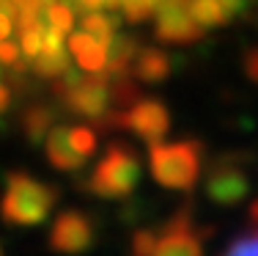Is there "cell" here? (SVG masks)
<instances>
[{
	"label": "cell",
	"instance_id": "30",
	"mask_svg": "<svg viewBox=\"0 0 258 256\" xmlns=\"http://www.w3.org/2000/svg\"><path fill=\"white\" fill-rule=\"evenodd\" d=\"M247 218H250V223H253V226H258V198L253 201V204H250V212H247Z\"/></svg>",
	"mask_w": 258,
	"mask_h": 256
},
{
	"label": "cell",
	"instance_id": "5",
	"mask_svg": "<svg viewBox=\"0 0 258 256\" xmlns=\"http://www.w3.org/2000/svg\"><path fill=\"white\" fill-rule=\"evenodd\" d=\"M96 242H99V221L83 210H63L47 234L50 251L60 256H83L94 251Z\"/></svg>",
	"mask_w": 258,
	"mask_h": 256
},
{
	"label": "cell",
	"instance_id": "9",
	"mask_svg": "<svg viewBox=\"0 0 258 256\" xmlns=\"http://www.w3.org/2000/svg\"><path fill=\"white\" fill-rule=\"evenodd\" d=\"M126 130L146 143H159L170 132V111L157 96H140L126 111Z\"/></svg>",
	"mask_w": 258,
	"mask_h": 256
},
{
	"label": "cell",
	"instance_id": "22",
	"mask_svg": "<svg viewBox=\"0 0 258 256\" xmlns=\"http://www.w3.org/2000/svg\"><path fill=\"white\" fill-rule=\"evenodd\" d=\"M154 6L157 0H121L118 9L129 22H146L149 17H154Z\"/></svg>",
	"mask_w": 258,
	"mask_h": 256
},
{
	"label": "cell",
	"instance_id": "19",
	"mask_svg": "<svg viewBox=\"0 0 258 256\" xmlns=\"http://www.w3.org/2000/svg\"><path fill=\"white\" fill-rule=\"evenodd\" d=\"M66 138H69V146L83 160H88L96 151V132L91 127H69L66 124Z\"/></svg>",
	"mask_w": 258,
	"mask_h": 256
},
{
	"label": "cell",
	"instance_id": "7",
	"mask_svg": "<svg viewBox=\"0 0 258 256\" xmlns=\"http://www.w3.org/2000/svg\"><path fill=\"white\" fill-rule=\"evenodd\" d=\"M154 36L165 44H192L204 39V28L192 20L187 0H159L154 6Z\"/></svg>",
	"mask_w": 258,
	"mask_h": 256
},
{
	"label": "cell",
	"instance_id": "14",
	"mask_svg": "<svg viewBox=\"0 0 258 256\" xmlns=\"http://www.w3.org/2000/svg\"><path fill=\"white\" fill-rule=\"evenodd\" d=\"M69 50L83 72H104V66H107V50L85 30H80L69 39Z\"/></svg>",
	"mask_w": 258,
	"mask_h": 256
},
{
	"label": "cell",
	"instance_id": "27",
	"mask_svg": "<svg viewBox=\"0 0 258 256\" xmlns=\"http://www.w3.org/2000/svg\"><path fill=\"white\" fill-rule=\"evenodd\" d=\"M11 105H14V96H11V88H9V85H3V83H0V119H3V116L11 111Z\"/></svg>",
	"mask_w": 258,
	"mask_h": 256
},
{
	"label": "cell",
	"instance_id": "8",
	"mask_svg": "<svg viewBox=\"0 0 258 256\" xmlns=\"http://www.w3.org/2000/svg\"><path fill=\"white\" fill-rule=\"evenodd\" d=\"M60 105L69 113L83 116V119L96 121L99 116L110 108V96H107V72H91L83 75L80 80L60 96Z\"/></svg>",
	"mask_w": 258,
	"mask_h": 256
},
{
	"label": "cell",
	"instance_id": "24",
	"mask_svg": "<svg viewBox=\"0 0 258 256\" xmlns=\"http://www.w3.org/2000/svg\"><path fill=\"white\" fill-rule=\"evenodd\" d=\"M44 28V25H41ZM41 28H33V30H25L22 36V56L25 58H36L41 50Z\"/></svg>",
	"mask_w": 258,
	"mask_h": 256
},
{
	"label": "cell",
	"instance_id": "20",
	"mask_svg": "<svg viewBox=\"0 0 258 256\" xmlns=\"http://www.w3.org/2000/svg\"><path fill=\"white\" fill-rule=\"evenodd\" d=\"M44 17L47 22H50V28H55L58 33H66V30H72V6L66 3V0H52V3L44 6Z\"/></svg>",
	"mask_w": 258,
	"mask_h": 256
},
{
	"label": "cell",
	"instance_id": "32",
	"mask_svg": "<svg viewBox=\"0 0 258 256\" xmlns=\"http://www.w3.org/2000/svg\"><path fill=\"white\" fill-rule=\"evenodd\" d=\"M0 75H3V66H0Z\"/></svg>",
	"mask_w": 258,
	"mask_h": 256
},
{
	"label": "cell",
	"instance_id": "31",
	"mask_svg": "<svg viewBox=\"0 0 258 256\" xmlns=\"http://www.w3.org/2000/svg\"><path fill=\"white\" fill-rule=\"evenodd\" d=\"M0 256H6V253H3V245H0Z\"/></svg>",
	"mask_w": 258,
	"mask_h": 256
},
{
	"label": "cell",
	"instance_id": "6",
	"mask_svg": "<svg viewBox=\"0 0 258 256\" xmlns=\"http://www.w3.org/2000/svg\"><path fill=\"white\" fill-rule=\"evenodd\" d=\"M209 237V229H198L189 204H184L157 234L151 256H204V240Z\"/></svg>",
	"mask_w": 258,
	"mask_h": 256
},
{
	"label": "cell",
	"instance_id": "17",
	"mask_svg": "<svg viewBox=\"0 0 258 256\" xmlns=\"http://www.w3.org/2000/svg\"><path fill=\"white\" fill-rule=\"evenodd\" d=\"M107 96H110V105H115L118 111H126L143 94H140V85L135 83L132 75H113L107 77Z\"/></svg>",
	"mask_w": 258,
	"mask_h": 256
},
{
	"label": "cell",
	"instance_id": "13",
	"mask_svg": "<svg viewBox=\"0 0 258 256\" xmlns=\"http://www.w3.org/2000/svg\"><path fill=\"white\" fill-rule=\"evenodd\" d=\"M44 149H47L50 163L58 171H80L85 166V160L69 146L66 124H52L50 127V132H47V138H44Z\"/></svg>",
	"mask_w": 258,
	"mask_h": 256
},
{
	"label": "cell",
	"instance_id": "11",
	"mask_svg": "<svg viewBox=\"0 0 258 256\" xmlns=\"http://www.w3.org/2000/svg\"><path fill=\"white\" fill-rule=\"evenodd\" d=\"M129 72H132L140 83H162V80H168L170 72H173V61H170V56L165 50L146 47V50H138Z\"/></svg>",
	"mask_w": 258,
	"mask_h": 256
},
{
	"label": "cell",
	"instance_id": "18",
	"mask_svg": "<svg viewBox=\"0 0 258 256\" xmlns=\"http://www.w3.org/2000/svg\"><path fill=\"white\" fill-rule=\"evenodd\" d=\"M33 61V75L36 77H47V80H52V77H58V75H63L66 69H69V56H66V50H58V53H39L36 58H30Z\"/></svg>",
	"mask_w": 258,
	"mask_h": 256
},
{
	"label": "cell",
	"instance_id": "29",
	"mask_svg": "<svg viewBox=\"0 0 258 256\" xmlns=\"http://www.w3.org/2000/svg\"><path fill=\"white\" fill-rule=\"evenodd\" d=\"M11 25H14V22H11V17H6L3 11H0V41L11 36Z\"/></svg>",
	"mask_w": 258,
	"mask_h": 256
},
{
	"label": "cell",
	"instance_id": "25",
	"mask_svg": "<svg viewBox=\"0 0 258 256\" xmlns=\"http://www.w3.org/2000/svg\"><path fill=\"white\" fill-rule=\"evenodd\" d=\"M20 56H22V50L14 44V41H9V39H3L0 41V66H14L17 61H20Z\"/></svg>",
	"mask_w": 258,
	"mask_h": 256
},
{
	"label": "cell",
	"instance_id": "21",
	"mask_svg": "<svg viewBox=\"0 0 258 256\" xmlns=\"http://www.w3.org/2000/svg\"><path fill=\"white\" fill-rule=\"evenodd\" d=\"M223 256H258V226L244 231V234H239L223 251Z\"/></svg>",
	"mask_w": 258,
	"mask_h": 256
},
{
	"label": "cell",
	"instance_id": "2",
	"mask_svg": "<svg viewBox=\"0 0 258 256\" xmlns=\"http://www.w3.org/2000/svg\"><path fill=\"white\" fill-rule=\"evenodd\" d=\"M140 176H143V166H140L138 151L129 143L113 141L104 149V155L99 157V163L94 166L85 179H80V190L91 193L96 198H126L135 193V187L140 185Z\"/></svg>",
	"mask_w": 258,
	"mask_h": 256
},
{
	"label": "cell",
	"instance_id": "15",
	"mask_svg": "<svg viewBox=\"0 0 258 256\" xmlns=\"http://www.w3.org/2000/svg\"><path fill=\"white\" fill-rule=\"evenodd\" d=\"M138 50H140V47H138V39H135V36L115 33L113 41L107 44V66H104L107 77H113V75H129Z\"/></svg>",
	"mask_w": 258,
	"mask_h": 256
},
{
	"label": "cell",
	"instance_id": "12",
	"mask_svg": "<svg viewBox=\"0 0 258 256\" xmlns=\"http://www.w3.org/2000/svg\"><path fill=\"white\" fill-rule=\"evenodd\" d=\"M55 119H58V111H55L52 105H44V102L28 105L25 111L20 113V130H22V135H25V141L30 146L44 143V138H47V132H50V127L55 124Z\"/></svg>",
	"mask_w": 258,
	"mask_h": 256
},
{
	"label": "cell",
	"instance_id": "3",
	"mask_svg": "<svg viewBox=\"0 0 258 256\" xmlns=\"http://www.w3.org/2000/svg\"><path fill=\"white\" fill-rule=\"evenodd\" d=\"M206 160L204 141L198 138H184L176 143H151L149 149V163H151V176L157 185L168 190H192L201 176Z\"/></svg>",
	"mask_w": 258,
	"mask_h": 256
},
{
	"label": "cell",
	"instance_id": "10",
	"mask_svg": "<svg viewBox=\"0 0 258 256\" xmlns=\"http://www.w3.org/2000/svg\"><path fill=\"white\" fill-rule=\"evenodd\" d=\"M187 6L201 28H220L247 9V0H187Z\"/></svg>",
	"mask_w": 258,
	"mask_h": 256
},
{
	"label": "cell",
	"instance_id": "1",
	"mask_svg": "<svg viewBox=\"0 0 258 256\" xmlns=\"http://www.w3.org/2000/svg\"><path fill=\"white\" fill-rule=\"evenodd\" d=\"M58 204V190L25 171H11L6 176V190L0 198V221L6 226H39L50 218Z\"/></svg>",
	"mask_w": 258,
	"mask_h": 256
},
{
	"label": "cell",
	"instance_id": "23",
	"mask_svg": "<svg viewBox=\"0 0 258 256\" xmlns=\"http://www.w3.org/2000/svg\"><path fill=\"white\" fill-rule=\"evenodd\" d=\"M154 242H157L154 229H138L132 234V242H129V256H151Z\"/></svg>",
	"mask_w": 258,
	"mask_h": 256
},
{
	"label": "cell",
	"instance_id": "28",
	"mask_svg": "<svg viewBox=\"0 0 258 256\" xmlns=\"http://www.w3.org/2000/svg\"><path fill=\"white\" fill-rule=\"evenodd\" d=\"M66 3H69L72 9H77L80 14H83V11H96V9H102L104 0H66Z\"/></svg>",
	"mask_w": 258,
	"mask_h": 256
},
{
	"label": "cell",
	"instance_id": "26",
	"mask_svg": "<svg viewBox=\"0 0 258 256\" xmlns=\"http://www.w3.org/2000/svg\"><path fill=\"white\" fill-rule=\"evenodd\" d=\"M244 72H247V77L253 83H258V47L244 56Z\"/></svg>",
	"mask_w": 258,
	"mask_h": 256
},
{
	"label": "cell",
	"instance_id": "33",
	"mask_svg": "<svg viewBox=\"0 0 258 256\" xmlns=\"http://www.w3.org/2000/svg\"><path fill=\"white\" fill-rule=\"evenodd\" d=\"M14 3H20V0H14Z\"/></svg>",
	"mask_w": 258,
	"mask_h": 256
},
{
	"label": "cell",
	"instance_id": "16",
	"mask_svg": "<svg viewBox=\"0 0 258 256\" xmlns=\"http://www.w3.org/2000/svg\"><path fill=\"white\" fill-rule=\"evenodd\" d=\"M121 28V17L115 14H102V11H85L83 17V30L88 36H94L96 41L107 50V44L113 41L115 30Z\"/></svg>",
	"mask_w": 258,
	"mask_h": 256
},
{
	"label": "cell",
	"instance_id": "4",
	"mask_svg": "<svg viewBox=\"0 0 258 256\" xmlns=\"http://www.w3.org/2000/svg\"><path fill=\"white\" fill-rule=\"evenodd\" d=\"M206 196L209 201H214L217 207H236L247 198L250 193V176L244 157L236 151L214 157V163H209L206 168Z\"/></svg>",
	"mask_w": 258,
	"mask_h": 256
}]
</instances>
